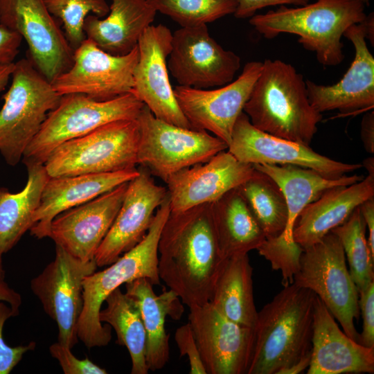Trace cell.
<instances>
[{"instance_id":"obj_1","label":"cell","mask_w":374,"mask_h":374,"mask_svg":"<svg viewBox=\"0 0 374 374\" xmlns=\"http://www.w3.org/2000/svg\"><path fill=\"white\" fill-rule=\"evenodd\" d=\"M226 258L217 240L211 205L171 212L158 243L161 280L189 308L210 301Z\"/></svg>"},{"instance_id":"obj_2","label":"cell","mask_w":374,"mask_h":374,"mask_svg":"<svg viewBox=\"0 0 374 374\" xmlns=\"http://www.w3.org/2000/svg\"><path fill=\"white\" fill-rule=\"evenodd\" d=\"M243 112L257 129L308 146L322 120L310 103L303 75L277 59L262 62Z\"/></svg>"},{"instance_id":"obj_3","label":"cell","mask_w":374,"mask_h":374,"mask_svg":"<svg viewBox=\"0 0 374 374\" xmlns=\"http://www.w3.org/2000/svg\"><path fill=\"white\" fill-rule=\"evenodd\" d=\"M315 299L292 283L258 311L247 374H278L311 353Z\"/></svg>"},{"instance_id":"obj_4","label":"cell","mask_w":374,"mask_h":374,"mask_svg":"<svg viewBox=\"0 0 374 374\" xmlns=\"http://www.w3.org/2000/svg\"><path fill=\"white\" fill-rule=\"evenodd\" d=\"M365 6L359 0H316L255 15L249 24L267 39L283 33L295 35L321 64L337 66L344 60L341 37L350 26L366 18Z\"/></svg>"},{"instance_id":"obj_5","label":"cell","mask_w":374,"mask_h":374,"mask_svg":"<svg viewBox=\"0 0 374 374\" xmlns=\"http://www.w3.org/2000/svg\"><path fill=\"white\" fill-rule=\"evenodd\" d=\"M170 213L168 196L157 208L143 240L100 271L83 279V308L78 325V339L89 348L107 346L112 339L111 326L99 319L101 306L116 288L139 278L160 285L158 274V243Z\"/></svg>"},{"instance_id":"obj_6","label":"cell","mask_w":374,"mask_h":374,"mask_svg":"<svg viewBox=\"0 0 374 374\" xmlns=\"http://www.w3.org/2000/svg\"><path fill=\"white\" fill-rule=\"evenodd\" d=\"M61 96L29 58L15 62L0 109V153L11 166L21 159Z\"/></svg>"},{"instance_id":"obj_7","label":"cell","mask_w":374,"mask_h":374,"mask_svg":"<svg viewBox=\"0 0 374 374\" xmlns=\"http://www.w3.org/2000/svg\"><path fill=\"white\" fill-rule=\"evenodd\" d=\"M255 168L272 179L283 192L287 208V219L282 233L274 238L265 239L257 249L274 270L282 276L283 286L293 283L298 271L303 249L292 236L296 221L302 210L320 197L326 190L339 186L350 185L364 177L353 175L337 179L326 177L307 168L294 165L255 164Z\"/></svg>"},{"instance_id":"obj_8","label":"cell","mask_w":374,"mask_h":374,"mask_svg":"<svg viewBox=\"0 0 374 374\" xmlns=\"http://www.w3.org/2000/svg\"><path fill=\"white\" fill-rule=\"evenodd\" d=\"M143 105L132 92L103 101L81 93L62 95L25 150L22 161L26 166L44 165L64 142L113 121L136 119Z\"/></svg>"},{"instance_id":"obj_9","label":"cell","mask_w":374,"mask_h":374,"mask_svg":"<svg viewBox=\"0 0 374 374\" xmlns=\"http://www.w3.org/2000/svg\"><path fill=\"white\" fill-rule=\"evenodd\" d=\"M139 141L136 119L113 121L61 144L44 165L50 177L135 169Z\"/></svg>"},{"instance_id":"obj_10","label":"cell","mask_w":374,"mask_h":374,"mask_svg":"<svg viewBox=\"0 0 374 374\" xmlns=\"http://www.w3.org/2000/svg\"><path fill=\"white\" fill-rule=\"evenodd\" d=\"M346 260L338 237L330 232L303 250L293 283L314 293L344 332L359 343V333L355 325L360 315L359 292Z\"/></svg>"},{"instance_id":"obj_11","label":"cell","mask_w":374,"mask_h":374,"mask_svg":"<svg viewBox=\"0 0 374 374\" xmlns=\"http://www.w3.org/2000/svg\"><path fill=\"white\" fill-rule=\"evenodd\" d=\"M139 127L137 163L165 183L177 172L208 161L228 145L205 130L179 127L156 118L144 105Z\"/></svg>"},{"instance_id":"obj_12","label":"cell","mask_w":374,"mask_h":374,"mask_svg":"<svg viewBox=\"0 0 374 374\" xmlns=\"http://www.w3.org/2000/svg\"><path fill=\"white\" fill-rule=\"evenodd\" d=\"M95 260L83 262L58 245L55 259L30 283L46 314L57 324V341L72 349L78 341L83 308V279L96 270Z\"/></svg>"},{"instance_id":"obj_13","label":"cell","mask_w":374,"mask_h":374,"mask_svg":"<svg viewBox=\"0 0 374 374\" xmlns=\"http://www.w3.org/2000/svg\"><path fill=\"white\" fill-rule=\"evenodd\" d=\"M0 25L25 39L28 58L51 82L71 66L74 49L43 0H0Z\"/></svg>"},{"instance_id":"obj_14","label":"cell","mask_w":374,"mask_h":374,"mask_svg":"<svg viewBox=\"0 0 374 374\" xmlns=\"http://www.w3.org/2000/svg\"><path fill=\"white\" fill-rule=\"evenodd\" d=\"M139 55L138 45L127 54L115 55L85 38L74 49L71 66L51 85L60 96L81 93L98 101L115 98L132 92Z\"/></svg>"},{"instance_id":"obj_15","label":"cell","mask_w":374,"mask_h":374,"mask_svg":"<svg viewBox=\"0 0 374 374\" xmlns=\"http://www.w3.org/2000/svg\"><path fill=\"white\" fill-rule=\"evenodd\" d=\"M168 58V69L179 85L196 89L225 85L240 68V57L223 48L206 24L175 30Z\"/></svg>"},{"instance_id":"obj_16","label":"cell","mask_w":374,"mask_h":374,"mask_svg":"<svg viewBox=\"0 0 374 374\" xmlns=\"http://www.w3.org/2000/svg\"><path fill=\"white\" fill-rule=\"evenodd\" d=\"M262 66V62H249L236 80L215 89L176 86L177 104L192 127L209 132L229 145Z\"/></svg>"},{"instance_id":"obj_17","label":"cell","mask_w":374,"mask_h":374,"mask_svg":"<svg viewBox=\"0 0 374 374\" xmlns=\"http://www.w3.org/2000/svg\"><path fill=\"white\" fill-rule=\"evenodd\" d=\"M193 330L207 374H247L254 329L226 318L209 301L189 308Z\"/></svg>"},{"instance_id":"obj_18","label":"cell","mask_w":374,"mask_h":374,"mask_svg":"<svg viewBox=\"0 0 374 374\" xmlns=\"http://www.w3.org/2000/svg\"><path fill=\"white\" fill-rule=\"evenodd\" d=\"M227 150L238 161L255 164L294 165L337 179L362 167L341 162L318 152L310 146L277 137L255 127L244 112L234 125Z\"/></svg>"},{"instance_id":"obj_19","label":"cell","mask_w":374,"mask_h":374,"mask_svg":"<svg viewBox=\"0 0 374 374\" xmlns=\"http://www.w3.org/2000/svg\"><path fill=\"white\" fill-rule=\"evenodd\" d=\"M172 33L163 24L150 25L139 42V60L133 73L132 93L153 115L165 122L193 129L181 111L170 84L167 59Z\"/></svg>"},{"instance_id":"obj_20","label":"cell","mask_w":374,"mask_h":374,"mask_svg":"<svg viewBox=\"0 0 374 374\" xmlns=\"http://www.w3.org/2000/svg\"><path fill=\"white\" fill-rule=\"evenodd\" d=\"M139 171L129 181L117 215L96 253L97 267L112 264L140 242L168 197L167 188L157 184L145 168L141 166Z\"/></svg>"},{"instance_id":"obj_21","label":"cell","mask_w":374,"mask_h":374,"mask_svg":"<svg viewBox=\"0 0 374 374\" xmlns=\"http://www.w3.org/2000/svg\"><path fill=\"white\" fill-rule=\"evenodd\" d=\"M128 183L57 215L51 223L48 238L81 261L94 260L121 208Z\"/></svg>"},{"instance_id":"obj_22","label":"cell","mask_w":374,"mask_h":374,"mask_svg":"<svg viewBox=\"0 0 374 374\" xmlns=\"http://www.w3.org/2000/svg\"><path fill=\"white\" fill-rule=\"evenodd\" d=\"M253 165L238 161L228 150L208 161L182 169L171 175L166 184L171 212L213 203L251 177Z\"/></svg>"},{"instance_id":"obj_23","label":"cell","mask_w":374,"mask_h":374,"mask_svg":"<svg viewBox=\"0 0 374 374\" xmlns=\"http://www.w3.org/2000/svg\"><path fill=\"white\" fill-rule=\"evenodd\" d=\"M362 21L344 33L353 45L355 56L341 79L331 85L305 80L310 103L321 114L332 110L352 114L373 107L374 57L367 46Z\"/></svg>"},{"instance_id":"obj_24","label":"cell","mask_w":374,"mask_h":374,"mask_svg":"<svg viewBox=\"0 0 374 374\" xmlns=\"http://www.w3.org/2000/svg\"><path fill=\"white\" fill-rule=\"evenodd\" d=\"M308 374L374 373V348L350 338L316 296Z\"/></svg>"},{"instance_id":"obj_25","label":"cell","mask_w":374,"mask_h":374,"mask_svg":"<svg viewBox=\"0 0 374 374\" xmlns=\"http://www.w3.org/2000/svg\"><path fill=\"white\" fill-rule=\"evenodd\" d=\"M139 169L114 172L50 177L33 216L30 234L37 239L49 237L52 220L60 213L90 201L131 181Z\"/></svg>"},{"instance_id":"obj_26","label":"cell","mask_w":374,"mask_h":374,"mask_svg":"<svg viewBox=\"0 0 374 374\" xmlns=\"http://www.w3.org/2000/svg\"><path fill=\"white\" fill-rule=\"evenodd\" d=\"M374 197V175L359 181L331 188L300 213L293 239L303 249L321 240L344 223L364 202Z\"/></svg>"},{"instance_id":"obj_27","label":"cell","mask_w":374,"mask_h":374,"mask_svg":"<svg viewBox=\"0 0 374 374\" xmlns=\"http://www.w3.org/2000/svg\"><path fill=\"white\" fill-rule=\"evenodd\" d=\"M157 11L148 0H112L107 17L89 15L84 23L86 38L115 55L131 52L145 30L152 25Z\"/></svg>"},{"instance_id":"obj_28","label":"cell","mask_w":374,"mask_h":374,"mask_svg":"<svg viewBox=\"0 0 374 374\" xmlns=\"http://www.w3.org/2000/svg\"><path fill=\"white\" fill-rule=\"evenodd\" d=\"M147 278L125 283V293L138 303L146 332V364L149 371L163 368L169 360V335L166 318L179 319L184 308L179 296L171 290L157 295Z\"/></svg>"},{"instance_id":"obj_29","label":"cell","mask_w":374,"mask_h":374,"mask_svg":"<svg viewBox=\"0 0 374 374\" xmlns=\"http://www.w3.org/2000/svg\"><path fill=\"white\" fill-rule=\"evenodd\" d=\"M211 205L219 245L225 258L257 250L265 240L238 188Z\"/></svg>"},{"instance_id":"obj_30","label":"cell","mask_w":374,"mask_h":374,"mask_svg":"<svg viewBox=\"0 0 374 374\" xmlns=\"http://www.w3.org/2000/svg\"><path fill=\"white\" fill-rule=\"evenodd\" d=\"M26 166L28 180L21 191L11 193L6 188H0V270L3 269V254L13 248L32 227L33 214L49 178L44 165Z\"/></svg>"},{"instance_id":"obj_31","label":"cell","mask_w":374,"mask_h":374,"mask_svg":"<svg viewBox=\"0 0 374 374\" xmlns=\"http://www.w3.org/2000/svg\"><path fill=\"white\" fill-rule=\"evenodd\" d=\"M248 253L226 258L216 280L209 302L224 316L253 328L258 316Z\"/></svg>"},{"instance_id":"obj_32","label":"cell","mask_w":374,"mask_h":374,"mask_svg":"<svg viewBox=\"0 0 374 374\" xmlns=\"http://www.w3.org/2000/svg\"><path fill=\"white\" fill-rule=\"evenodd\" d=\"M106 308L100 310L99 319L113 328L116 343L125 346L132 362V374H148L146 332L137 302L116 288L106 298Z\"/></svg>"},{"instance_id":"obj_33","label":"cell","mask_w":374,"mask_h":374,"mask_svg":"<svg viewBox=\"0 0 374 374\" xmlns=\"http://www.w3.org/2000/svg\"><path fill=\"white\" fill-rule=\"evenodd\" d=\"M238 188L265 238L279 236L285 227L287 208L285 196L277 184L256 170L251 177Z\"/></svg>"},{"instance_id":"obj_34","label":"cell","mask_w":374,"mask_h":374,"mask_svg":"<svg viewBox=\"0 0 374 374\" xmlns=\"http://www.w3.org/2000/svg\"><path fill=\"white\" fill-rule=\"evenodd\" d=\"M366 224L359 207L341 224L330 232L343 247L350 274L358 292L374 282V254L366 237Z\"/></svg>"},{"instance_id":"obj_35","label":"cell","mask_w":374,"mask_h":374,"mask_svg":"<svg viewBox=\"0 0 374 374\" xmlns=\"http://www.w3.org/2000/svg\"><path fill=\"white\" fill-rule=\"evenodd\" d=\"M157 12L181 27L204 25L234 14L235 0H148Z\"/></svg>"},{"instance_id":"obj_36","label":"cell","mask_w":374,"mask_h":374,"mask_svg":"<svg viewBox=\"0 0 374 374\" xmlns=\"http://www.w3.org/2000/svg\"><path fill=\"white\" fill-rule=\"evenodd\" d=\"M48 12L61 20L64 35L75 49L85 39L84 23L89 15L103 17L109 12L105 0H43Z\"/></svg>"},{"instance_id":"obj_37","label":"cell","mask_w":374,"mask_h":374,"mask_svg":"<svg viewBox=\"0 0 374 374\" xmlns=\"http://www.w3.org/2000/svg\"><path fill=\"white\" fill-rule=\"evenodd\" d=\"M17 317L10 305L0 301V374H9L21 360L24 355L36 347L35 341L26 345L10 346L3 335V326L10 317Z\"/></svg>"},{"instance_id":"obj_38","label":"cell","mask_w":374,"mask_h":374,"mask_svg":"<svg viewBox=\"0 0 374 374\" xmlns=\"http://www.w3.org/2000/svg\"><path fill=\"white\" fill-rule=\"evenodd\" d=\"M51 356L57 360L65 374H106L105 369L100 368L87 357L80 359L73 355L71 349L58 341L49 347Z\"/></svg>"},{"instance_id":"obj_39","label":"cell","mask_w":374,"mask_h":374,"mask_svg":"<svg viewBox=\"0 0 374 374\" xmlns=\"http://www.w3.org/2000/svg\"><path fill=\"white\" fill-rule=\"evenodd\" d=\"M175 340L180 356H186L188 359L190 373L207 374L189 323L177 328L175 332Z\"/></svg>"},{"instance_id":"obj_40","label":"cell","mask_w":374,"mask_h":374,"mask_svg":"<svg viewBox=\"0 0 374 374\" xmlns=\"http://www.w3.org/2000/svg\"><path fill=\"white\" fill-rule=\"evenodd\" d=\"M358 305L363 320L359 344L374 348V282L359 292Z\"/></svg>"},{"instance_id":"obj_41","label":"cell","mask_w":374,"mask_h":374,"mask_svg":"<svg viewBox=\"0 0 374 374\" xmlns=\"http://www.w3.org/2000/svg\"><path fill=\"white\" fill-rule=\"evenodd\" d=\"M237 8L234 16L238 19L251 17L256 12L264 8L274 6L293 5L295 6H303L309 0H235Z\"/></svg>"},{"instance_id":"obj_42","label":"cell","mask_w":374,"mask_h":374,"mask_svg":"<svg viewBox=\"0 0 374 374\" xmlns=\"http://www.w3.org/2000/svg\"><path fill=\"white\" fill-rule=\"evenodd\" d=\"M21 41L18 33L0 25V66L14 62Z\"/></svg>"},{"instance_id":"obj_43","label":"cell","mask_w":374,"mask_h":374,"mask_svg":"<svg viewBox=\"0 0 374 374\" xmlns=\"http://www.w3.org/2000/svg\"><path fill=\"white\" fill-rule=\"evenodd\" d=\"M4 269L0 270V301L7 303L11 307L16 316L19 314L22 303L21 296L10 287L6 281Z\"/></svg>"},{"instance_id":"obj_44","label":"cell","mask_w":374,"mask_h":374,"mask_svg":"<svg viewBox=\"0 0 374 374\" xmlns=\"http://www.w3.org/2000/svg\"><path fill=\"white\" fill-rule=\"evenodd\" d=\"M360 137L365 150L374 154V112L364 115L360 127Z\"/></svg>"},{"instance_id":"obj_45","label":"cell","mask_w":374,"mask_h":374,"mask_svg":"<svg viewBox=\"0 0 374 374\" xmlns=\"http://www.w3.org/2000/svg\"><path fill=\"white\" fill-rule=\"evenodd\" d=\"M359 208L368 229V243L372 253L374 254V197L364 202Z\"/></svg>"},{"instance_id":"obj_46","label":"cell","mask_w":374,"mask_h":374,"mask_svg":"<svg viewBox=\"0 0 374 374\" xmlns=\"http://www.w3.org/2000/svg\"><path fill=\"white\" fill-rule=\"evenodd\" d=\"M311 353L303 357L291 366L282 369L278 374H299L307 370L310 364Z\"/></svg>"},{"instance_id":"obj_47","label":"cell","mask_w":374,"mask_h":374,"mask_svg":"<svg viewBox=\"0 0 374 374\" xmlns=\"http://www.w3.org/2000/svg\"><path fill=\"white\" fill-rule=\"evenodd\" d=\"M15 62L0 66V93L5 89L14 69Z\"/></svg>"},{"instance_id":"obj_48","label":"cell","mask_w":374,"mask_h":374,"mask_svg":"<svg viewBox=\"0 0 374 374\" xmlns=\"http://www.w3.org/2000/svg\"><path fill=\"white\" fill-rule=\"evenodd\" d=\"M364 30L366 35V39H368L373 46L374 42V15L373 12H371L366 15L363 20Z\"/></svg>"},{"instance_id":"obj_49","label":"cell","mask_w":374,"mask_h":374,"mask_svg":"<svg viewBox=\"0 0 374 374\" xmlns=\"http://www.w3.org/2000/svg\"><path fill=\"white\" fill-rule=\"evenodd\" d=\"M368 172V175H374V158L369 157L365 159L362 164Z\"/></svg>"},{"instance_id":"obj_50","label":"cell","mask_w":374,"mask_h":374,"mask_svg":"<svg viewBox=\"0 0 374 374\" xmlns=\"http://www.w3.org/2000/svg\"><path fill=\"white\" fill-rule=\"evenodd\" d=\"M359 1L367 6L369 5V3H370V0H359Z\"/></svg>"}]
</instances>
